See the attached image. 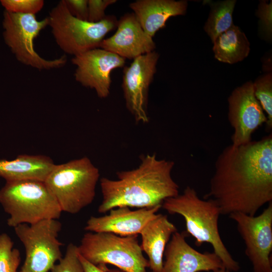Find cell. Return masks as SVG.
<instances>
[{
  "mask_svg": "<svg viewBox=\"0 0 272 272\" xmlns=\"http://www.w3.org/2000/svg\"><path fill=\"white\" fill-rule=\"evenodd\" d=\"M5 11L20 14L35 15L43 8L42 0H1Z\"/></svg>",
  "mask_w": 272,
  "mask_h": 272,
  "instance_id": "25",
  "label": "cell"
},
{
  "mask_svg": "<svg viewBox=\"0 0 272 272\" xmlns=\"http://www.w3.org/2000/svg\"><path fill=\"white\" fill-rule=\"evenodd\" d=\"M79 256L83 267L84 272H124L119 269H108L105 265H95L85 259L79 253Z\"/></svg>",
  "mask_w": 272,
  "mask_h": 272,
  "instance_id": "29",
  "label": "cell"
},
{
  "mask_svg": "<svg viewBox=\"0 0 272 272\" xmlns=\"http://www.w3.org/2000/svg\"><path fill=\"white\" fill-rule=\"evenodd\" d=\"M70 13L76 18L88 21V0H64Z\"/></svg>",
  "mask_w": 272,
  "mask_h": 272,
  "instance_id": "28",
  "label": "cell"
},
{
  "mask_svg": "<svg viewBox=\"0 0 272 272\" xmlns=\"http://www.w3.org/2000/svg\"><path fill=\"white\" fill-rule=\"evenodd\" d=\"M61 227L58 219H45L14 228L25 250L21 271L48 272L61 259L62 243L57 239Z\"/></svg>",
  "mask_w": 272,
  "mask_h": 272,
  "instance_id": "9",
  "label": "cell"
},
{
  "mask_svg": "<svg viewBox=\"0 0 272 272\" xmlns=\"http://www.w3.org/2000/svg\"><path fill=\"white\" fill-rule=\"evenodd\" d=\"M141 27L153 37L166 26L171 17L183 15L186 12V1L137 0L129 4Z\"/></svg>",
  "mask_w": 272,
  "mask_h": 272,
  "instance_id": "17",
  "label": "cell"
},
{
  "mask_svg": "<svg viewBox=\"0 0 272 272\" xmlns=\"http://www.w3.org/2000/svg\"><path fill=\"white\" fill-rule=\"evenodd\" d=\"M253 91L256 99L266 113V129L272 128V75L271 73L260 76L253 83Z\"/></svg>",
  "mask_w": 272,
  "mask_h": 272,
  "instance_id": "22",
  "label": "cell"
},
{
  "mask_svg": "<svg viewBox=\"0 0 272 272\" xmlns=\"http://www.w3.org/2000/svg\"><path fill=\"white\" fill-rule=\"evenodd\" d=\"M112 36L102 41L100 48L132 60L155 51L153 38L144 31L133 13L122 16Z\"/></svg>",
  "mask_w": 272,
  "mask_h": 272,
  "instance_id": "15",
  "label": "cell"
},
{
  "mask_svg": "<svg viewBox=\"0 0 272 272\" xmlns=\"http://www.w3.org/2000/svg\"><path fill=\"white\" fill-rule=\"evenodd\" d=\"M138 235L122 236L108 232L85 233L79 254L96 265L110 264L124 272H147L149 261L144 256Z\"/></svg>",
  "mask_w": 272,
  "mask_h": 272,
  "instance_id": "7",
  "label": "cell"
},
{
  "mask_svg": "<svg viewBox=\"0 0 272 272\" xmlns=\"http://www.w3.org/2000/svg\"><path fill=\"white\" fill-rule=\"evenodd\" d=\"M2 26L5 43L21 63L39 70L59 68L66 64L64 55L48 60L40 56L34 48V40L48 26V17L39 21L35 15L5 11Z\"/></svg>",
  "mask_w": 272,
  "mask_h": 272,
  "instance_id": "8",
  "label": "cell"
},
{
  "mask_svg": "<svg viewBox=\"0 0 272 272\" xmlns=\"http://www.w3.org/2000/svg\"><path fill=\"white\" fill-rule=\"evenodd\" d=\"M172 161L159 159L155 154L141 156L134 169L118 171L116 180L102 177L100 184L102 202L98 208L106 213L120 207L149 208L162 205L179 194V186L172 177Z\"/></svg>",
  "mask_w": 272,
  "mask_h": 272,
  "instance_id": "2",
  "label": "cell"
},
{
  "mask_svg": "<svg viewBox=\"0 0 272 272\" xmlns=\"http://www.w3.org/2000/svg\"><path fill=\"white\" fill-rule=\"evenodd\" d=\"M116 2V0H88V21L97 23L102 20L106 16V9Z\"/></svg>",
  "mask_w": 272,
  "mask_h": 272,
  "instance_id": "27",
  "label": "cell"
},
{
  "mask_svg": "<svg viewBox=\"0 0 272 272\" xmlns=\"http://www.w3.org/2000/svg\"><path fill=\"white\" fill-rule=\"evenodd\" d=\"M229 216L236 223L253 272H272V202L257 216L241 213Z\"/></svg>",
  "mask_w": 272,
  "mask_h": 272,
  "instance_id": "10",
  "label": "cell"
},
{
  "mask_svg": "<svg viewBox=\"0 0 272 272\" xmlns=\"http://www.w3.org/2000/svg\"><path fill=\"white\" fill-rule=\"evenodd\" d=\"M161 208L159 205L131 210L128 207H117L110 210L108 215L90 217L84 230L91 232L111 233L122 236L138 235Z\"/></svg>",
  "mask_w": 272,
  "mask_h": 272,
  "instance_id": "16",
  "label": "cell"
},
{
  "mask_svg": "<svg viewBox=\"0 0 272 272\" xmlns=\"http://www.w3.org/2000/svg\"><path fill=\"white\" fill-rule=\"evenodd\" d=\"M162 208L170 214H178L184 218L185 233L195 239L196 246L210 244L226 269L230 272L239 270L238 262L233 259L220 236L218 220L221 213L214 200L200 198L193 188L187 186L181 194L166 199Z\"/></svg>",
  "mask_w": 272,
  "mask_h": 272,
  "instance_id": "3",
  "label": "cell"
},
{
  "mask_svg": "<svg viewBox=\"0 0 272 272\" xmlns=\"http://www.w3.org/2000/svg\"><path fill=\"white\" fill-rule=\"evenodd\" d=\"M6 233L0 235V272H17L20 263V251Z\"/></svg>",
  "mask_w": 272,
  "mask_h": 272,
  "instance_id": "23",
  "label": "cell"
},
{
  "mask_svg": "<svg viewBox=\"0 0 272 272\" xmlns=\"http://www.w3.org/2000/svg\"><path fill=\"white\" fill-rule=\"evenodd\" d=\"M208 3L211 10L204 29L213 43L218 36L234 24L232 15L236 1H209Z\"/></svg>",
  "mask_w": 272,
  "mask_h": 272,
  "instance_id": "21",
  "label": "cell"
},
{
  "mask_svg": "<svg viewBox=\"0 0 272 272\" xmlns=\"http://www.w3.org/2000/svg\"><path fill=\"white\" fill-rule=\"evenodd\" d=\"M72 62L76 66V81L85 87L94 89L99 98H105L110 94L111 73L123 67L125 59L98 48L74 56Z\"/></svg>",
  "mask_w": 272,
  "mask_h": 272,
  "instance_id": "13",
  "label": "cell"
},
{
  "mask_svg": "<svg viewBox=\"0 0 272 272\" xmlns=\"http://www.w3.org/2000/svg\"><path fill=\"white\" fill-rule=\"evenodd\" d=\"M55 164L43 155H19L12 160H0V177L6 182L22 180L45 181Z\"/></svg>",
  "mask_w": 272,
  "mask_h": 272,
  "instance_id": "19",
  "label": "cell"
},
{
  "mask_svg": "<svg viewBox=\"0 0 272 272\" xmlns=\"http://www.w3.org/2000/svg\"><path fill=\"white\" fill-rule=\"evenodd\" d=\"M222 215L255 216L272 202V135L258 141L225 147L218 156L210 189Z\"/></svg>",
  "mask_w": 272,
  "mask_h": 272,
  "instance_id": "1",
  "label": "cell"
},
{
  "mask_svg": "<svg viewBox=\"0 0 272 272\" xmlns=\"http://www.w3.org/2000/svg\"></svg>",
  "mask_w": 272,
  "mask_h": 272,
  "instance_id": "32",
  "label": "cell"
},
{
  "mask_svg": "<svg viewBox=\"0 0 272 272\" xmlns=\"http://www.w3.org/2000/svg\"><path fill=\"white\" fill-rule=\"evenodd\" d=\"M159 57V54L153 51L134 58L129 66L123 69L122 88L126 107L138 123L149 121V90Z\"/></svg>",
  "mask_w": 272,
  "mask_h": 272,
  "instance_id": "11",
  "label": "cell"
},
{
  "mask_svg": "<svg viewBox=\"0 0 272 272\" xmlns=\"http://www.w3.org/2000/svg\"><path fill=\"white\" fill-rule=\"evenodd\" d=\"M177 231L175 226L167 215L157 214L141 230V246L149 258V267L152 272H162L163 257L167 244Z\"/></svg>",
  "mask_w": 272,
  "mask_h": 272,
  "instance_id": "18",
  "label": "cell"
},
{
  "mask_svg": "<svg viewBox=\"0 0 272 272\" xmlns=\"http://www.w3.org/2000/svg\"><path fill=\"white\" fill-rule=\"evenodd\" d=\"M213 272H230V271H229V270H228L227 269H226L225 268H223L218 269V270H217L216 271H213Z\"/></svg>",
  "mask_w": 272,
  "mask_h": 272,
  "instance_id": "30",
  "label": "cell"
},
{
  "mask_svg": "<svg viewBox=\"0 0 272 272\" xmlns=\"http://www.w3.org/2000/svg\"><path fill=\"white\" fill-rule=\"evenodd\" d=\"M185 232H175L166 245L162 272L215 271L225 268L214 252H200L185 240Z\"/></svg>",
  "mask_w": 272,
  "mask_h": 272,
  "instance_id": "14",
  "label": "cell"
},
{
  "mask_svg": "<svg viewBox=\"0 0 272 272\" xmlns=\"http://www.w3.org/2000/svg\"><path fill=\"white\" fill-rule=\"evenodd\" d=\"M47 17L56 44L65 53L74 56L100 48L105 36L118 24L114 15L97 23L78 19L70 13L64 0L60 1Z\"/></svg>",
  "mask_w": 272,
  "mask_h": 272,
  "instance_id": "6",
  "label": "cell"
},
{
  "mask_svg": "<svg viewBox=\"0 0 272 272\" xmlns=\"http://www.w3.org/2000/svg\"><path fill=\"white\" fill-rule=\"evenodd\" d=\"M19 272H22V271H19Z\"/></svg>",
  "mask_w": 272,
  "mask_h": 272,
  "instance_id": "31",
  "label": "cell"
},
{
  "mask_svg": "<svg viewBox=\"0 0 272 272\" xmlns=\"http://www.w3.org/2000/svg\"><path fill=\"white\" fill-rule=\"evenodd\" d=\"M256 15L259 18V31L262 37L267 41L271 39L272 3L261 1L258 6Z\"/></svg>",
  "mask_w": 272,
  "mask_h": 272,
  "instance_id": "26",
  "label": "cell"
},
{
  "mask_svg": "<svg viewBox=\"0 0 272 272\" xmlns=\"http://www.w3.org/2000/svg\"><path fill=\"white\" fill-rule=\"evenodd\" d=\"M213 44L215 57L219 61L229 64L242 61L250 50L246 35L234 24L218 36Z\"/></svg>",
  "mask_w": 272,
  "mask_h": 272,
  "instance_id": "20",
  "label": "cell"
},
{
  "mask_svg": "<svg viewBox=\"0 0 272 272\" xmlns=\"http://www.w3.org/2000/svg\"><path fill=\"white\" fill-rule=\"evenodd\" d=\"M99 169L87 157L55 165L44 182L62 212H80L93 201Z\"/></svg>",
  "mask_w": 272,
  "mask_h": 272,
  "instance_id": "4",
  "label": "cell"
},
{
  "mask_svg": "<svg viewBox=\"0 0 272 272\" xmlns=\"http://www.w3.org/2000/svg\"><path fill=\"white\" fill-rule=\"evenodd\" d=\"M0 203L9 215L7 224L15 227L45 219H58L62 213L44 181L6 182L0 190Z\"/></svg>",
  "mask_w": 272,
  "mask_h": 272,
  "instance_id": "5",
  "label": "cell"
},
{
  "mask_svg": "<svg viewBox=\"0 0 272 272\" xmlns=\"http://www.w3.org/2000/svg\"><path fill=\"white\" fill-rule=\"evenodd\" d=\"M228 120L233 129L232 145L239 146L252 141V133L266 123V116L253 91V82L235 88L228 99Z\"/></svg>",
  "mask_w": 272,
  "mask_h": 272,
  "instance_id": "12",
  "label": "cell"
},
{
  "mask_svg": "<svg viewBox=\"0 0 272 272\" xmlns=\"http://www.w3.org/2000/svg\"><path fill=\"white\" fill-rule=\"evenodd\" d=\"M50 272H84L79 256L78 246L70 243L66 249L64 256L55 264Z\"/></svg>",
  "mask_w": 272,
  "mask_h": 272,
  "instance_id": "24",
  "label": "cell"
}]
</instances>
